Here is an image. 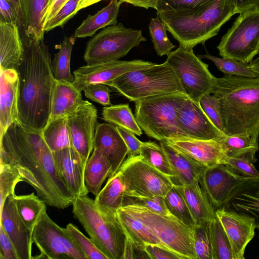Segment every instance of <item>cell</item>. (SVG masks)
I'll return each mask as SVG.
<instances>
[{
    "instance_id": "obj_1",
    "label": "cell",
    "mask_w": 259,
    "mask_h": 259,
    "mask_svg": "<svg viewBox=\"0 0 259 259\" xmlns=\"http://www.w3.org/2000/svg\"><path fill=\"white\" fill-rule=\"evenodd\" d=\"M0 164L15 168L47 205L64 209L76 197L60 177L41 131L13 123L0 137Z\"/></svg>"
},
{
    "instance_id": "obj_2",
    "label": "cell",
    "mask_w": 259,
    "mask_h": 259,
    "mask_svg": "<svg viewBox=\"0 0 259 259\" xmlns=\"http://www.w3.org/2000/svg\"><path fill=\"white\" fill-rule=\"evenodd\" d=\"M17 69L19 78L18 120L24 125L42 131L50 115L56 79L51 56L44 41L29 40Z\"/></svg>"
},
{
    "instance_id": "obj_3",
    "label": "cell",
    "mask_w": 259,
    "mask_h": 259,
    "mask_svg": "<svg viewBox=\"0 0 259 259\" xmlns=\"http://www.w3.org/2000/svg\"><path fill=\"white\" fill-rule=\"evenodd\" d=\"M211 94L219 100L225 135L259 136V77H215Z\"/></svg>"
},
{
    "instance_id": "obj_4",
    "label": "cell",
    "mask_w": 259,
    "mask_h": 259,
    "mask_svg": "<svg viewBox=\"0 0 259 259\" xmlns=\"http://www.w3.org/2000/svg\"><path fill=\"white\" fill-rule=\"evenodd\" d=\"M231 0H215L206 9L187 11H157L158 16L180 47L193 50L214 36L222 27L235 14Z\"/></svg>"
},
{
    "instance_id": "obj_5",
    "label": "cell",
    "mask_w": 259,
    "mask_h": 259,
    "mask_svg": "<svg viewBox=\"0 0 259 259\" xmlns=\"http://www.w3.org/2000/svg\"><path fill=\"white\" fill-rule=\"evenodd\" d=\"M72 205L74 217L108 259H122L126 235L116 213L101 211L88 194L76 197Z\"/></svg>"
},
{
    "instance_id": "obj_6",
    "label": "cell",
    "mask_w": 259,
    "mask_h": 259,
    "mask_svg": "<svg viewBox=\"0 0 259 259\" xmlns=\"http://www.w3.org/2000/svg\"><path fill=\"white\" fill-rule=\"evenodd\" d=\"M188 96L175 93L150 96L135 102V116L143 131L160 141L184 137L180 130L177 110Z\"/></svg>"
},
{
    "instance_id": "obj_7",
    "label": "cell",
    "mask_w": 259,
    "mask_h": 259,
    "mask_svg": "<svg viewBox=\"0 0 259 259\" xmlns=\"http://www.w3.org/2000/svg\"><path fill=\"white\" fill-rule=\"evenodd\" d=\"M105 84L135 102L156 95L185 94L178 78L166 61L147 68L126 72Z\"/></svg>"
},
{
    "instance_id": "obj_8",
    "label": "cell",
    "mask_w": 259,
    "mask_h": 259,
    "mask_svg": "<svg viewBox=\"0 0 259 259\" xmlns=\"http://www.w3.org/2000/svg\"><path fill=\"white\" fill-rule=\"evenodd\" d=\"M123 207L145 224L160 240L163 246L182 259H197L194 249V229L172 214L155 212L143 206Z\"/></svg>"
},
{
    "instance_id": "obj_9",
    "label": "cell",
    "mask_w": 259,
    "mask_h": 259,
    "mask_svg": "<svg viewBox=\"0 0 259 259\" xmlns=\"http://www.w3.org/2000/svg\"><path fill=\"white\" fill-rule=\"evenodd\" d=\"M146 40L141 30L126 28L121 23L109 26L87 42L83 59L88 65L119 60Z\"/></svg>"
},
{
    "instance_id": "obj_10",
    "label": "cell",
    "mask_w": 259,
    "mask_h": 259,
    "mask_svg": "<svg viewBox=\"0 0 259 259\" xmlns=\"http://www.w3.org/2000/svg\"><path fill=\"white\" fill-rule=\"evenodd\" d=\"M239 14L217 49L222 57L250 63L259 53V8Z\"/></svg>"
},
{
    "instance_id": "obj_11",
    "label": "cell",
    "mask_w": 259,
    "mask_h": 259,
    "mask_svg": "<svg viewBox=\"0 0 259 259\" xmlns=\"http://www.w3.org/2000/svg\"><path fill=\"white\" fill-rule=\"evenodd\" d=\"M166 61L189 98L200 104L203 96L211 94L215 77L209 71L208 65L196 56L193 50L179 47L167 56Z\"/></svg>"
},
{
    "instance_id": "obj_12",
    "label": "cell",
    "mask_w": 259,
    "mask_h": 259,
    "mask_svg": "<svg viewBox=\"0 0 259 259\" xmlns=\"http://www.w3.org/2000/svg\"><path fill=\"white\" fill-rule=\"evenodd\" d=\"M124 195L164 197L174 186L170 178L139 155L127 157L119 167Z\"/></svg>"
},
{
    "instance_id": "obj_13",
    "label": "cell",
    "mask_w": 259,
    "mask_h": 259,
    "mask_svg": "<svg viewBox=\"0 0 259 259\" xmlns=\"http://www.w3.org/2000/svg\"><path fill=\"white\" fill-rule=\"evenodd\" d=\"M32 240L40 254L33 258L87 259L68 233L45 212L32 232Z\"/></svg>"
},
{
    "instance_id": "obj_14",
    "label": "cell",
    "mask_w": 259,
    "mask_h": 259,
    "mask_svg": "<svg viewBox=\"0 0 259 259\" xmlns=\"http://www.w3.org/2000/svg\"><path fill=\"white\" fill-rule=\"evenodd\" d=\"M67 118L73 147L79 155L83 166L94 149L95 135L98 123V110L87 100Z\"/></svg>"
},
{
    "instance_id": "obj_15",
    "label": "cell",
    "mask_w": 259,
    "mask_h": 259,
    "mask_svg": "<svg viewBox=\"0 0 259 259\" xmlns=\"http://www.w3.org/2000/svg\"><path fill=\"white\" fill-rule=\"evenodd\" d=\"M155 63L142 60H117L81 66L73 72V85L80 91L93 83H103L130 71L149 68Z\"/></svg>"
},
{
    "instance_id": "obj_16",
    "label": "cell",
    "mask_w": 259,
    "mask_h": 259,
    "mask_svg": "<svg viewBox=\"0 0 259 259\" xmlns=\"http://www.w3.org/2000/svg\"><path fill=\"white\" fill-rule=\"evenodd\" d=\"M177 119L180 130L186 137L209 140H218L226 135L212 123L200 104L188 97L178 109Z\"/></svg>"
},
{
    "instance_id": "obj_17",
    "label": "cell",
    "mask_w": 259,
    "mask_h": 259,
    "mask_svg": "<svg viewBox=\"0 0 259 259\" xmlns=\"http://www.w3.org/2000/svg\"><path fill=\"white\" fill-rule=\"evenodd\" d=\"M215 214L229 240L233 259H244L245 248L253 238L257 228L254 219L223 208L215 210Z\"/></svg>"
},
{
    "instance_id": "obj_18",
    "label": "cell",
    "mask_w": 259,
    "mask_h": 259,
    "mask_svg": "<svg viewBox=\"0 0 259 259\" xmlns=\"http://www.w3.org/2000/svg\"><path fill=\"white\" fill-rule=\"evenodd\" d=\"M244 178L220 164L206 167L199 183L215 210L222 208L233 190Z\"/></svg>"
},
{
    "instance_id": "obj_19",
    "label": "cell",
    "mask_w": 259,
    "mask_h": 259,
    "mask_svg": "<svg viewBox=\"0 0 259 259\" xmlns=\"http://www.w3.org/2000/svg\"><path fill=\"white\" fill-rule=\"evenodd\" d=\"M14 195L9 196L0 208V225L12 241L19 259H31L32 232L20 218Z\"/></svg>"
},
{
    "instance_id": "obj_20",
    "label": "cell",
    "mask_w": 259,
    "mask_h": 259,
    "mask_svg": "<svg viewBox=\"0 0 259 259\" xmlns=\"http://www.w3.org/2000/svg\"><path fill=\"white\" fill-rule=\"evenodd\" d=\"M164 141L207 167L225 164L228 157L219 139L203 140L180 137Z\"/></svg>"
},
{
    "instance_id": "obj_21",
    "label": "cell",
    "mask_w": 259,
    "mask_h": 259,
    "mask_svg": "<svg viewBox=\"0 0 259 259\" xmlns=\"http://www.w3.org/2000/svg\"><path fill=\"white\" fill-rule=\"evenodd\" d=\"M222 208L253 218L259 224V176L244 178L234 188Z\"/></svg>"
},
{
    "instance_id": "obj_22",
    "label": "cell",
    "mask_w": 259,
    "mask_h": 259,
    "mask_svg": "<svg viewBox=\"0 0 259 259\" xmlns=\"http://www.w3.org/2000/svg\"><path fill=\"white\" fill-rule=\"evenodd\" d=\"M58 172L68 188L75 197L87 195L84 184L85 167L81 159L73 147L53 152Z\"/></svg>"
},
{
    "instance_id": "obj_23",
    "label": "cell",
    "mask_w": 259,
    "mask_h": 259,
    "mask_svg": "<svg viewBox=\"0 0 259 259\" xmlns=\"http://www.w3.org/2000/svg\"><path fill=\"white\" fill-rule=\"evenodd\" d=\"M94 149L100 151L109 160L112 166L111 175L119 168L128 154L127 147L122 137L115 126L109 123L98 124Z\"/></svg>"
},
{
    "instance_id": "obj_24",
    "label": "cell",
    "mask_w": 259,
    "mask_h": 259,
    "mask_svg": "<svg viewBox=\"0 0 259 259\" xmlns=\"http://www.w3.org/2000/svg\"><path fill=\"white\" fill-rule=\"evenodd\" d=\"M19 78L16 69L1 71L0 137L18 120Z\"/></svg>"
},
{
    "instance_id": "obj_25",
    "label": "cell",
    "mask_w": 259,
    "mask_h": 259,
    "mask_svg": "<svg viewBox=\"0 0 259 259\" xmlns=\"http://www.w3.org/2000/svg\"><path fill=\"white\" fill-rule=\"evenodd\" d=\"M24 45L16 23L0 20V70H17L23 58Z\"/></svg>"
},
{
    "instance_id": "obj_26",
    "label": "cell",
    "mask_w": 259,
    "mask_h": 259,
    "mask_svg": "<svg viewBox=\"0 0 259 259\" xmlns=\"http://www.w3.org/2000/svg\"><path fill=\"white\" fill-rule=\"evenodd\" d=\"M159 144L166 153L173 171L174 177L171 181L174 186L190 184L199 181L206 166L164 140L160 141Z\"/></svg>"
},
{
    "instance_id": "obj_27",
    "label": "cell",
    "mask_w": 259,
    "mask_h": 259,
    "mask_svg": "<svg viewBox=\"0 0 259 259\" xmlns=\"http://www.w3.org/2000/svg\"><path fill=\"white\" fill-rule=\"evenodd\" d=\"M174 186L185 200L196 225L209 223L216 217L215 210L199 181L190 184Z\"/></svg>"
},
{
    "instance_id": "obj_28",
    "label": "cell",
    "mask_w": 259,
    "mask_h": 259,
    "mask_svg": "<svg viewBox=\"0 0 259 259\" xmlns=\"http://www.w3.org/2000/svg\"><path fill=\"white\" fill-rule=\"evenodd\" d=\"M81 92L72 82L55 80L49 120L67 117L81 104Z\"/></svg>"
},
{
    "instance_id": "obj_29",
    "label": "cell",
    "mask_w": 259,
    "mask_h": 259,
    "mask_svg": "<svg viewBox=\"0 0 259 259\" xmlns=\"http://www.w3.org/2000/svg\"><path fill=\"white\" fill-rule=\"evenodd\" d=\"M25 40L44 41L45 16L49 0H20Z\"/></svg>"
},
{
    "instance_id": "obj_30",
    "label": "cell",
    "mask_w": 259,
    "mask_h": 259,
    "mask_svg": "<svg viewBox=\"0 0 259 259\" xmlns=\"http://www.w3.org/2000/svg\"><path fill=\"white\" fill-rule=\"evenodd\" d=\"M116 215L126 237L135 246L144 249L147 245L154 244L165 248L158 238L145 224L123 207L116 211Z\"/></svg>"
},
{
    "instance_id": "obj_31",
    "label": "cell",
    "mask_w": 259,
    "mask_h": 259,
    "mask_svg": "<svg viewBox=\"0 0 259 259\" xmlns=\"http://www.w3.org/2000/svg\"><path fill=\"white\" fill-rule=\"evenodd\" d=\"M125 190V185L118 169L108 177L105 186L95 196V203L104 213H116L122 206Z\"/></svg>"
},
{
    "instance_id": "obj_32",
    "label": "cell",
    "mask_w": 259,
    "mask_h": 259,
    "mask_svg": "<svg viewBox=\"0 0 259 259\" xmlns=\"http://www.w3.org/2000/svg\"><path fill=\"white\" fill-rule=\"evenodd\" d=\"M121 0H112L107 6L93 15H89L76 28V38L92 36L97 30L117 24V17Z\"/></svg>"
},
{
    "instance_id": "obj_33",
    "label": "cell",
    "mask_w": 259,
    "mask_h": 259,
    "mask_svg": "<svg viewBox=\"0 0 259 259\" xmlns=\"http://www.w3.org/2000/svg\"><path fill=\"white\" fill-rule=\"evenodd\" d=\"M112 174L109 160L98 150L94 149L86 163L84 179L87 190L97 196L105 180Z\"/></svg>"
},
{
    "instance_id": "obj_34",
    "label": "cell",
    "mask_w": 259,
    "mask_h": 259,
    "mask_svg": "<svg viewBox=\"0 0 259 259\" xmlns=\"http://www.w3.org/2000/svg\"><path fill=\"white\" fill-rule=\"evenodd\" d=\"M258 137L226 135L219 140L228 156L246 159L254 163L255 153L259 150Z\"/></svg>"
},
{
    "instance_id": "obj_35",
    "label": "cell",
    "mask_w": 259,
    "mask_h": 259,
    "mask_svg": "<svg viewBox=\"0 0 259 259\" xmlns=\"http://www.w3.org/2000/svg\"><path fill=\"white\" fill-rule=\"evenodd\" d=\"M13 198L20 218L33 232L43 213L47 211V204L33 192L22 195L15 194Z\"/></svg>"
},
{
    "instance_id": "obj_36",
    "label": "cell",
    "mask_w": 259,
    "mask_h": 259,
    "mask_svg": "<svg viewBox=\"0 0 259 259\" xmlns=\"http://www.w3.org/2000/svg\"><path fill=\"white\" fill-rule=\"evenodd\" d=\"M76 37L73 35L65 36L62 41L56 46L58 52L52 60V68L56 80L73 83L74 77L71 72L70 60L71 53Z\"/></svg>"
},
{
    "instance_id": "obj_37",
    "label": "cell",
    "mask_w": 259,
    "mask_h": 259,
    "mask_svg": "<svg viewBox=\"0 0 259 259\" xmlns=\"http://www.w3.org/2000/svg\"><path fill=\"white\" fill-rule=\"evenodd\" d=\"M41 132L52 152L73 147L67 117L49 120Z\"/></svg>"
},
{
    "instance_id": "obj_38",
    "label": "cell",
    "mask_w": 259,
    "mask_h": 259,
    "mask_svg": "<svg viewBox=\"0 0 259 259\" xmlns=\"http://www.w3.org/2000/svg\"><path fill=\"white\" fill-rule=\"evenodd\" d=\"M102 115L103 119L109 123L125 128L139 136L143 134L128 104L105 106Z\"/></svg>"
},
{
    "instance_id": "obj_39",
    "label": "cell",
    "mask_w": 259,
    "mask_h": 259,
    "mask_svg": "<svg viewBox=\"0 0 259 259\" xmlns=\"http://www.w3.org/2000/svg\"><path fill=\"white\" fill-rule=\"evenodd\" d=\"M139 155L170 180L174 178V174L169 160L160 144L151 141L143 142Z\"/></svg>"
},
{
    "instance_id": "obj_40",
    "label": "cell",
    "mask_w": 259,
    "mask_h": 259,
    "mask_svg": "<svg viewBox=\"0 0 259 259\" xmlns=\"http://www.w3.org/2000/svg\"><path fill=\"white\" fill-rule=\"evenodd\" d=\"M213 259H233L228 236L217 216L209 223Z\"/></svg>"
},
{
    "instance_id": "obj_41",
    "label": "cell",
    "mask_w": 259,
    "mask_h": 259,
    "mask_svg": "<svg viewBox=\"0 0 259 259\" xmlns=\"http://www.w3.org/2000/svg\"><path fill=\"white\" fill-rule=\"evenodd\" d=\"M169 213L191 229L196 226L190 210L182 195L174 186L164 197Z\"/></svg>"
},
{
    "instance_id": "obj_42",
    "label": "cell",
    "mask_w": 259,
    "mask_h": 259,
    "mask_svg": "<svg viewBox=\"0 0 259 259\" xmlns=\"http://www.w3.org/2000/svg\"><path fill=\"white\" fill-rule=\"evenodd\" d=\"M198 57L200 59H207L211 60L218 69L225 75L251 78L258 77L250 68L249 63L229 58H219L208 53L198 55Z\"/></svg>"
},
{
    "instance_id": "obj_43",
    "label": "cell",
    "mask_w": 259,
    "mask_h": 259,
    "mask_svg": "<svg viewBox=\"0 0 259 259\" xmlns=\"http://www.w3.org/2000/svg\"><path fill=\"white\" fill-rule=\"evenodd\" d=\"M149 30L157 54L159 56H168L175 46L169 40L165 24L158 16L151 19Z\"/></svg>"
},
{
    "instance_id": "obj_44",
    "label": "cell",
    "mask_w": 259,
    "mask_h": 259,
    "mask_svg": "<svg viewBox=\"0 0 259 259\" xmlns=\"http://www.w3.org/2000/svg\"><path fill=\"white\" fill-rule=\"evenodd\" d=\"M23 181L17 170L5 164H0V208L7 198L15 195L16 185Z\"/></svg>"
},
{
    "instance_id": "obj_45",
    "label": "cell",
    "mask_w": 259,
    "mask_h": 259,
    "mask_svg": "<svg viewBox=\"0 0 259 259\" xmlns=\"http://www.w3.org/2000/svg\"><path fill=\"white\" fill-rule=\"evenodd\" d=\"M66 228L87 259H108L91 239L85 236L75 225L69 223Z\"/></svg>"
},
{
    "instance_id": "obj_46",
    "label": "cell",
    "mask_w": 259,
    "mask_h": 259,
    "mask_svg": "<svg viewBox=\"0 0 259 259\" xmlns=\"http://www.w3.org/2000/svg\"><path fill=\"white\" fill-rule=\"evenodd\" d=\"M215 0H159L157 11L196 12L206 9Z\"/></svg>"
},
{
    "instance_id": "obj_47",
    "label": "cell",
    "mask_w": 259,
    "mask_h": 259,
    "mask_svg": "<svg viewBox=\"0 0 259 259\" xmlns=\"http://www.w3.org/2000/svg\"><path fill=\"white\" fill-rule=\"evenodd\" d=\"M209 223L194 228V249L197 259H213Z\"/></svg>"
},
{
    "instance_id": "obj_48",
    "label": "cell",
    "mask_w": 259,
    "mask_h": 259,
    "mask_svg": "<svg viewBox=\"0 0 259 259\" xmlns=\"http://www.w3.org/2000/svg\"><path fill=\"white\" fill-rule=\"evenodd\" d=\"M127 205H139L157 213L171 214L166 207L164 197L162 196L146 197L135 195H124L122 206Z\"/></svg>"
},
{
    "instance_id": "obj_49",
    "label": "cell",
    "mask_w": 259,
    "mask_h": 259,
    "mask_svg": "<svg viewBox=\"0 0 259 259\" xmlns=\"http://www.w3.org/2000/svg\"><path fill=\"white\" fill-rule=\"evenodd\" d=\"M80 0H68L57 13L45 24V31H48L59 26L62 27L77 13Z\"/></svg>"
},
{
    "instance_id": "obj_50",
    "label": "cell",
    "mask_w": 259,
    "mask_h": 259,
    "mask_svg": "<svg viewBox=\"0 0 259 259\" xmlns=\"http://www.w3.org/2000/svg\"><path fill=\"white\" fill-rule=\"evenodd\" d=\"M200 104L212 123L224 133V124L221 114L220 103L217 98L213 95H206L201 98Z\"/></svg>"
},
{
    "instance_id": "obj_51",
    "label": "cell",
    "mask_w": 259,
    "mask_h": 259,
    "mask_svg": "<svg viewBox=\"0 0 259 259\" xmlns=\"http://www.w3.org/2000/svg\"><path fill=\"white\" fill-rule=\"evenodd\" d=\"M253 164L246 159L228 156L225 165L234 174L246 178L259 176Z\"/></svg>"
},
{
    "instance_id": "obj_52",
    "label": "cell",
    "mask_w": 259,
    "mask_h": 259,
    "mask_svg": "<svg viewBox=\"0 0 259 259\" xmlns=\"http://www.w3.org/2000/svg\"><path fill=\"white\" fill-rule=\"evenodd\" d=\"M84 96L90 100L97 102L104 106L111 105L110 93L111 90L107 85L98 83L90 84L82 90Z\"/></svg>"
},
{
    "instance_id": "obj_53",
    "label": "cell",
    "mask_w": 259,
    "mask_h": 259,
    "mask_svg": "<svg viewBox=\"0 0 259 259\" xmlns=\"http://www.w3.org/2000/svg\"><path fill=\"white\" fill-rule=\"evenodd\" d=\"M115 127L127 147V157L139 155L143 142L140 141L135 134L130 131L118 126Z\"/></svg>"
},
{
    "instance_id": "obj_54",
    "label": "cell",
    "mask_w": 259,
    "mask_h": 259,
    "mask_svg": "<svg viewBox=\"0 0 259 259\" xmlns=\"http://www.w3.org/2000/svg\"><path fill=\"white\" fill-rule=\"evenodd\" d=\"M0 259H19L12 241L1 225Z\"/></svg>"
},
{
    "instance_id": "obj_55",
    "label": "cell",
    "mask_w": 259,
    "mask_h": 259,
    "mask_svg": "<svg viewBox=\"0 0 259 259\" xmlns=\"http://www.w3.org/2000/svg\"><path fill=\"white\" fill-rule=\"evenodd\" d=\"M144 250L150 259H182L174 252L157 245H147Z\"/></svg>"
},
{
    "instance_id": "obj_56",
    "label": "cell",
    "mask_w": 259,
    "mask_h": 259,
    "mask_svg": "<svg viewBox=\"0 0 259 259\" xmlns=\"http://www.w3.org/2000/svg\"><path fill=\"white\" fill-rule=\"evenodd\" d=\"M0 20L7 22L16 23L18 24L16 14L7 0H0Z\"/></svg>"
},
{
    "instance_id": "obj_57",
    "label": "cell",
    "mask_w": 259,
    "mask_h": 259,
    "mask_svg": "<svg viewBox=\"0 0 259 259\" xmlns=\"http://www.w3.org/2000/svg\"><path fill=\"white\" fill-rule=\"evenodd\" d=\"M236 13L253 8H259V0H231Z\"/></svg>"
},
{
    "instance_id": "obj_58",
    "label": "cell",
    "mask_w": 259,
    "mask_h": 259,
    "mask_svg": "<svg viewBox=\"0 0 259 259\" xmlns=\"http://www.w3.org/2000/svg\"><path fill=\"white\" fill-rule=\"evenodd\" d=\"M13 8L18 20V25L20 31V34H23L22 38L23 41L25 40L24 34V23L22 10L20 0H7Z\"/></svg>"
},
{
    "instance_id": "obj_59",
    "label": "cell",
    "mask_w": 259,
    "mask_h": 259,
    "mask_svg": "<svg viewBox=\"0 0 259 259\" xmlns=\"http://www.w3.org/2000/svg\"><path fill=\"white\" fill-rule=\"evenodd\" d=\"M68 0H49L45 16V24L51 20Z\"/></svg>"
},
{
    "instance_id": "obj_60",
    "label": "cell",
    "mask_w": 259,
    "mask_h": 259,
    "mask_svg": "<svg viewBox=\"0 0 259 259\" xmlns=\"http://www.w3.org/2000/svg\"><path fill=\"white\" fill-rule=\"evenodd\" d=\"M123 3L130 4L134 6L144 8L146 9L153 8L157 9L159 0H121Z\"/></svg>"
},
{
    "instance_id": "obj_61",
    "label": "cell",
    "mask_w": 259,
    "mask_h": 259,
    "mask_svg": "<svg viewBox=\"0 0 259 259\" xmlns=\"http://www.w3.org/2000/svg\"><path fill=\"white\" fill-rule=\"evenodd\" d=\"M135 258V246L132 241L126 237L122 259Z\"/></svg>"
},
{
    "instance_id": "obj_62",
    "label": "cell",
    "mask_w": 259,
    "mask_h": 259,
    "mask_svg": "<svg viewBox=\"0 0 259 259\" xmlns=\"http://www.w3.org/2000/svg\"><path fill=\"white\" fill-rule=\"evenodd\" d=\"M103 0H80L77 8V12L89 6L95 4Z\"/></svg>"
},
{
    "instance_id": "obj_63",
    "label": "cell",
    "mask_w": 259,
    "mask_h": 259,
    "mask_svg": "<svg viewBox=\"0 0 259 259\" xmlns=\"http://www.w3.org/2000/svg\"><path fill=\"white\" fill-rule=\"evenodd\" d=\"M249 67L259 77V57H257L255 59L252 60L249 63Z\"/></svg>"
},
{
    "instance_id": "obj_64",
    "label": "cell",
    "mask_w": 259,
    "mask_h": 259,
    "mask_svg": "<svg viewBox=\"0 0 259 259\" xmlns=\"http://www.w3.org/2000/svg\"><path fill=\"white\" fill-rule=\"evenodd\" d=\"M257 228L259 229V224L257 225Z\"/></svg>"
}]
</instances>
